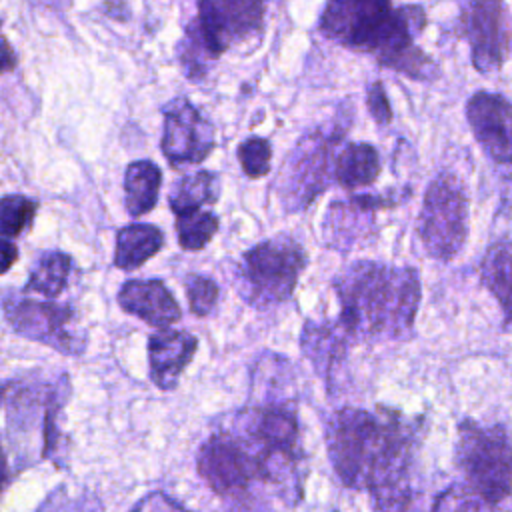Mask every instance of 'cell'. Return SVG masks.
I'll list each match as a JSON object with an SVG mask.
<instances>
[{
	"label": "cell",
	"instance_id": "obj_3",
	"mask_svg": "<svg viewBox=\"0 0 512 512\" xmlns=\"http://www.w3.org/2000/svg\"><path fill=\"white\" fill-rule=\"evenodd\" d=\"M340 326L350 340H398L412 332L420 278L410 266L356 260L334 276Z\"/></svg>",
	"mask_w": 512,
	"mask_h": 512
},
{
	"label": "cell",
	"instance_id": "obj_1",
	"mask_svg": "<svg viewBox=\"0 0 512 512\" xmlns=\"http://www.w3.org/2000/svg\"><path fill=\"white\" fill-rule=\"evenodd\" d=\"M302 456L296 408L258 402L230 414L202 442L196 470L226 500H244L256 486H272L294 502L302 496Z\"/></svg>",
	"mask_w": 512,
	"mask_h": 512
},
{
	"label": "cell",
	"instance_id": "obj_27",
	"mask_svg": "<svg viewBox=\"0 0 512 512\" xmlns=\"http://www.w3.org/2000/svg\"><path fill=\"white\" fill-rule=\"evenodd\" d=\"M40 204L24 194H6L0 198V236L18 238L26 232L38 212Z\"/></svg>",
	"mask_w": 512,
	"mask_h": 512
},
{
	"label": "cell",
	"instance_id": "obj_34",
	"mask_svg": "<svg viewBox=\"0 0 512 512\" xmlns=\"http://www.w3.org/2000/svg\"><path fill=\"white\" fill-rule=\"evenodd\" d=\"M18 64V58H16V52L14 48L10 46V42L6 38L0 36V74H6V72H12Z\"/></svg>",
	"mask_w": 512,
	"mask_h": 512
},
{
	"label": "cell",
	"instance_id": "obj_10",
	"mask_svg": "<svg viewBox=\"0 0 512 512\" xmlns=\"http://www.w3.org/2000/svg\"><path fill=\"white\" fill-rule=\"evenodd\" d=\"M396 18L392 0H326L320 32L344 48L376 54Z\"/></svg>",
	"mask_w": 512,
	"mask_h": 512
},
{
	"label": "cell",
	"instance_id": "obj_19",
	"mask_svg": "<svg viewBox=\"0 0 512 512\" xmlns=\"http://www.w3.org/2000/svg\"><path fill=\"white\" fill-rule=\"evenodd\" d=\"M380 170V154L372 144L350 142L336 154L334 180L344 190H358L374 184Z\"/></svg>",
	"mask_w": 512,
	"mask_h": 512
},
{
	"label": "cell",
	"instance_id": "obj_36",
	"mask_svg": "<svg viewBox=\"0 0 512 512\" xmlns=\"http://www.w3.org/2000/svg\"><path fill=\"white\" fill-rule=\"evenodd\" d=\"M6 390H8V384H6V382H0V404H2V398H4Z\"/></svg>",
	"mask_w": 512,
	"mask_h": 512
},
{
	"label": "cell",
	"instance_id": "obj_13",
	"mask_svg": "<svg viewBox=\"0 0 512 512\" xmlns=\"http://www.w3.org/2000/svg\"><path fill=\"white\" fill-rule=\"evenodd\" d=\"M510 32L504 0H472L462 18V34L478 72L490 74L502 68L510 52Z\"/></svg>",
	"mask_w": 512,
	"mask_h": 512
},
{
	"label": "cell",
	"instance_id": "obj_15",
	"mask_svg": "<svg viewBox=\"0 0 512 512\" xmlns=\"http://www.w3.org/2000/svg\"><path fill=\"white\" fill-rule=\"evenodd\" d=\"M398 198L356 194L348 200L332 202L322 222L324 244L332 250H352V246L372 232L374 212L394 206Z\"/></svg>",
	"mask_w": 512,
	"mask_h": 512
},
{
	"label": "cell",
	"instance_id": "obj_16",
	"mask_svg": "<svg viewBox=\"0 0 512 512\" xmlns=\"http://www.w3.org/2000/svg\"><path fill=\"white\" fill-rule=\"evenodd\" d=\"M198 350V338L186 330L158 328L148 336V374L160 390H174Z\"/></svg>",
	"mask_w": 512,
	"mask_h": 512
},
{
	"label": "cell",
	"instance_id": "obj_33",
	"mask_svg": "<svg viewBox=\"0 0 512 512\" xmlns=\"http://www.w3.org/2000/svg\"><path fill=\"white\" fill-rule=\"evenodd\" d=\"M18 260V246L10 238L0 236V276L6 274Z\"/></svg>",
	"mask_w": 512,
	"mask_h": 512
},
{
	"label": "cell",
	"instance_id": "obj_5",
	"mask_svg": "<svg viewBox=\"0 0 512 512\" xmlns=\"http://www.w3.org/2000/svg\"><path fill=\"white\" fill-rule=\"evenodd\" d=\"M454 458L458 486L484 508L500 506L512 496V438L502 426L462 420Z\"/></svg>",
	"mask_w": 512,
	"mask_h": 512
},
{
	"label": "cell",
	"instance_id": "obj_23",
	"mask_svg": "<svg viewBox=\"0 0 512 512\" xmlns=\"http://www.w3.org/2000/svg\"><path fill=\"white\" fill-rule=\"evenodd\" d=\"M220 198V176L212 170H196L180 176L168 196L170 210L182 214L188 210H198L202 206H212Z\"/></svg>",
	"mask_w": 512,
	"mask_h": 512
},
{
	"label": "cell",
	"instance_id": "obj_4",
	"mask_svg": "<svg viewBox=\"0 0 512 512\" xmlns=\"http://www.w3.org/2000/svg\"><path fill=\"white\" fill-rule=\"evenodd\" d=\"M70 394L66 374L52 380H18L8 396V436L18 468L50 458L56 464L60 450L58 416Z\"/></svg>",
	"mask_w": 512,
	"mask_h": 512
},
{
	"label": "cell",
	"instance_id": "obj_26",
	"mask_svg": "<svg viewBox=\"0 0 512 512\" xmlns=\"http://www.w3.org/2000/svg\"><path fill=\"white\" fill-rule=\"evenodd\" d=\"M176 54H178V62L182 66V72L192 80V82H198L202 80L206 74H208V68L210 64L216 60L214 54L208 50L200 30H198V24L196 20H192L186 30H184V36L182 40L178 42V48H176Z\"/></svg>",
	"mask_w": 512,
	"mask_h": 512
},
{
	"label": "cell",
	"instance_id": "obj_31",
	"mask_svg": "<svg viewBox=\"0 0 512 512\" xmlns=\"http://www.w3.org/2000/svg\"><path fill=\"white\" fill-rule=\"evenodd\" d=\"M366 106L372 116V120L380 126H386L392 122V106L386 94V88L380 80H374L366 90Z\"/></svg>",
	"mask_w": 512,
	"mask_h": 512
},
{
	"label": "cell",
	"instance_id": "obj_30",
	"mask_svg": "<svg viewBox=\"0 0 512 512\" xmlns=\"http://www.w3.org/2000/svg\"><path fill=\"white\" fill-rule=\"evenodd\" d=\"M184 290L188 296V306L194 316H208L218 304L220 288L216 280H212L210 276L188 274L184 278Z\"/></svg>",
	"mask_w": 512,
	"mask_h": 512
},
{
	"label": "cell",
	"instance_id": "obj_21",
	"mask_svg": "<svg viewBox=\"0 0 512 512\" xmlns=\"http://www.w3.org/2000/svg\"><path fill=\"white\" fill-rule=\"evenodd\" d=\"M480 278L486 290L498 300L504 320L512 322V240L494 242L480 264Z\"/></svg>",
	"mask_w": 512,
	"mask_h": 512
},
{
	"label": "cell",
	"instance_id": "obj_24",
	"mask_svg": "<svg viewBox=\"0 0 512 512\" xmlns=\"http://www.w3.org/2000/svg\"><path fill=\"white\" fill-rule=\"evenodd\" d=\"M72 272V256L62 250H46L42 252L28 276L24 292H36L50 300L60 296L68 286V278Z\"/></svg>",
	"mask_w": 512,
	"mask_h": 512
},
{
	"label": "cell",
	"instance_id": "obj_25",
	"mask_svg": "<svg viewBox=\"0 0 512 512\" xmlns=\"http://www.w3.org/2000/svg\"><path fill=\"white\" fill-rule=\"evenodd\" d=\"M220 220L210 210H188L176 214V236L182 250H202L218 232Z\"/></svg>",
	"mask_w": 512,
	"mask_h": 512
},
{
	"label": "cell",
	"instance_id": "obj_11",
	"mask_svg": "<svg viewBox=\"0 0 512 512\" xmlns=\"http://www.w3.org/2000/svg\"><path fill=\"white\" fill-rule=\"evenodd\" d=\"M266 0H198V30L218 60L224 52L258 38Z\"/></svg>",
	"mask_w": 512,
	"mask_h": 512
},
{
	"label": "cell",
	"instance_id": "obj_7",
	"mask_svg": "<svg viewBox=\"0 0 512 512\" xmlns=\"http://www.w3.org/2000/svg\"><path fill=\"white\" fill-rule=\"evenodd\" d=\"M346 128H318L306 134L286 156L276 180L278 198L286 212H300L310 206L332 182L336 146Z\"/></svg>",
	"mask_w": 512,
	"mask_h": 512
},
{
	"label": "cell",
	"instance_id": "obj_20",
	"mask_svg": "<svg viewBox=\"0 0 512 512\" xmlns=\"http://www.w3.org/2000/svg\"><path fill=\"white\" fill-rule=\"evenodd\" d=\"M164 246V232L154 224L134 222L118 230L114 246V266L134 270L156 256Z\"/></svg>",
	"mask_w": 512,
	"mask_h": 512
},
{
	"label": "cell",
	"instance_id": "obj_37",
	"mask_svg": "<svg viewBox=\"0 0 512 512\" xmlns=\"http://www.w3.org/2000/svg\"><path fill=\"white\" fill-rule=\"evenodd\" d=\"M0 26H2V20H0Z\"/></svg>",
	"mask_w": 512,
	"mask_h": 512
},
{
	"label": "cell",
	"instance_id": "obj_22",
	"mask_svg": "<svg viewBox=\"0 0 512 512\" xmlns=\"http://www.w3.org/2000/svg\"><path fill=\"white\" fill-rule=\"evenodd\" d=\"M162 172L152 160H134L124 172V206L134 218L148 214L158 204Z\"/></svg>",
	"mask_w": 512,
	"mask_h": 512
},
{
	"label": "cell",
	"instance_id": "obj_17",
	"mask_svg": "<svg viewBox=\"0 0 512 512\" xmlns=\"http://www.w3.org/2000/svg\"><path fill=\"white\" fill-rule=\"evenodd\" d=\"M120 308L154 328H168L182 318V308L160 278H132L118 290Z\"/></svg>",
	"mask_w": 512,
	"mask_h": 512
},
{
	"label": "cell",
	"instance_id": "obj_6",
	"mask_svg": "<svg viewBox=\"0 0 512 512\" xmlns=\"http://www.w3.org/2000/svg\"><path fill=\"white\" fill-rule=\"evenodd\" d=\"M306 264V250L298 240L286 234L272 236L242 254L234 270L236 290L256 310L274 308L292 298Z\"/></svg>",
	"mask_w": 512,
	"mask_h": 512
},
{
	"label": "cell",
	"instance_id": "obj_28",
	"mask_svg": "<svg viewBox=\"0 0 512 512\" xmlns=\"http://www.w3.org/2000/svg\"><path fill=\"white\" fill-rule=\"evenodd\" d=\"M36 512H104V504L88 488L60 484L44 498Z\"/></svg>",
	"mask_w": 512,
	"mask_h": 512
},
{
	"label": "cell",
	"instance_id": "obj_14",
	"mask_svg": "<svg viewBox=\"0 0 512 512\" xmlns=\"http://www.w3.org/2000/svg\"><path fill=\"white\" fill-rule=\"evenodd\" d=\"M466 120L486 156L512 166V102L502 94L478 90L466 102Z\"/></svg>",
	"mask_w": 512,
	"mask_h": 512
},
{
	"label": "cell",
	"instance_id": "obj_32",
	"mask_svg": "<svg viewBox=\"0 0 512 512\" xmlns=\"http://www.w3.org/2000/svg\"><path fill=\"white\" fill-rule=\"evenodd\" d=\"M130 512H192V510H188L184 504H180L166 492L154 490V492H148L146 496H142L130 508Z\"/></svg>",
	"mask_w": 512,
	"mask_h": 512
},
{
	"label": "cell",
	"instance_id": "obj_29",
	"mask_svg": "<svg viewBox=\"0 0 512 512\" xmlns=\"http://www.w3.org/2000/svg\"><path fill=\"white\" fill-rule=\"evenodd\" d=\"M238 162L248 178H262L270 172L272 162V146L262 136H250L238 144L236 150Z\"/></svg>",
	"mask_w": 512,
	"mask_h": 512
},
{
	"label": "cell",
	"instance_id": "obj_35",
	"mask_svg": "<svg viewBox=\"0 0 512 512\" xmlns=\"http://www.w3.org/2000/svg\"><path fill=\"white\" fill-rule=\"evenodd\" d=\"M8 484H10V466H8V458L2 448V442H0V496L8 488Z\"/></svg>",
	"mask_w": 512,
	"mask_h": 512
},
{
	"label": "cell",
	"instance_id": "obj_12",
	"mask_svg": "<svg viewBox=\"0 0 512 512\" xmlns=\"http://www.w3.org/2000/svg\"><path fill=\"white\" fill-rule=\"evenodd\" d=\"M160 148L174 166H192L204 162L216 146L214 124L188 100L174 98L162 108Z\"/></svg>",
	"mask_w": 512,
	"mask_h": 512
},
{
	"label": "cell",
	"instance_id": "obj_8",
	"mask_svg": "<svg viewBox=\"0 0 512 512\" xmlns=\"http://www.w3.org/2000/svg\"><path fill=\"white\" fill-rule=\"evenodd\" d=\"M418 238L428 256L450 262L468 238V198L462 182L450 174H438L426 188L416 220Z\"/></svg>",
	"mask_w": 512,
	"mask_h": 512
},
{
	"label": "cell",
	"instance_id": "obj_18",
	"mask_svg": "<svg viewBox=\"0 0 512 512\" xmlns=\"http://www.w3.org/2000/svg\"><path fill=\"white\" fill-rule=\"evenodd\" d=\"M350 336L340 322H312L306 320L300 336L302 354L312 362L318 376L330 380L338 364L346 356Z\"/></svg>",
	"mask_w": 512,
	"mask_h": 512
},
{
	"label": "cell",
	"instance_id": "obj_9",
	"mask_svg": "<svg viewBox=\"0 0 512 512\" xmlns=\"http://www.w3.org/2000/svg\"><path fill=\"white\" fill-rule=\"evenodd\" d=\"M4 318L18 336L50 346L66 356H80L86 348L84 332L74 326V310L54 300L8 296L2 302Z\"/></svg>",
	"mask_w": 512,
	"mask_h": 512
},
{
	"label": "cell",
	"instance_id": "obj_2",
	"mask_svg": "<svg viewBox=\"0 0 512 512\" xmlns=\"http://www.w3.org/2000/svg\"><path fill=\"white\" fill-rule=\"evenodd\" d=\"M414 422L380 408L336 410L326 422V450L340 482L368 490L378 512H416L418 494L412 484Z\"/></svg>",
	"mask_w": 512,
	"mask_h": 512
}]
</instances>
